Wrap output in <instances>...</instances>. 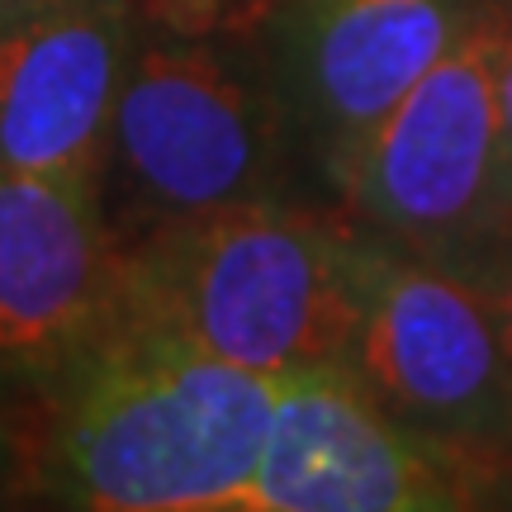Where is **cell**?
Masks as SVG:
<instances>
[{
    "instance_id": "obj_1",
    "label": "cell",
    "mask_w": 512,
    "mask_h": 512,
    "mask_svg": "<svg viewBox=\"0 0 512 512\" xmlns=\"http://www.w3.org/2000/svg\"><path fill=\"white\" fill-rule=\"evenodd\" d=\"M275 380L128 313L19 427L24 503L81 512H238Z\"/></svg>"
},
{
    "instance_id": "obj_2",
    "label": "cell",
    "mask_w": 512,
    "mask_h": 512,
    "mask_svg": "<svg viewBox=\"0 0 512 512\" xmlns=\"http://www.w3.org/2000/svg\"><path fill=\"white\" fill-rule=\"evenodd\" d=\"M124 304L256 375L347 366L356 337L351 219L299 195L204 209L124 242Z\"/></svg>"
},
{
    "instance_id": "obj_3",
    "label": "cell",
    "mask_w": 512,
    "mask_h": 512,
    "mask_svg": "<svg viewBox=\"0 0 512 512\" xmlns=\"http://www.w3.org/2000/svg\"><path fill=\"white\" fill-rule=\"evenodd\" d=\"M304 152L252 38L138 19L100 162L119 247L204 209L294 195Z\"/></svg>"
},
{
    "instance_id": "obj_4",
    "label": "cell",
    "mask_w": 512,
    "mask_h": 512,
    "mask_svg": "<svg viewBox=\"0 0 512 512\" xmlns=\"http://www.w3.org/2000/svg\"><path fill=\"white\" fill-rule=\"evenodd\" d=\"M337 209L494 294L512 261V143L479 10L432 72L323 171Z\"/></svg>"
},
{
    "instance_id": "obj_5",
    "label": "cell",
    "mask_w": 512,
    "mask_h": 512,
    "mask_svg": "<svg viewBox=\"0 0 512 512\" xmlns=\"http://www.w3.org/2000/svg\"><path fill=\"white\" fill-rule=\"evenodd\" d=\"M356 337L347 370L422 437L498 465L512 456V351L494 294L351 223Z\"/></svg>"
},
{
    "instance_id": "obj_6",
    "label": "cell",
    "mask_w": 512,
    "mask_h": 512,
    "mask_svg": "<svg viewBox=\"0 0 512 512\" xmlns=\"http://www.w3.org/2000/svg\"><path fill=\"white\" fill-rule=\"evenodd\" d=\"M124 318V247L100 190L0 166V422L53 399Z\"/></svg>"
},
{
    "instance_id": "obj_7",
    "label": "cell",
    "mask_w": 512,
    "mask_h": 512,
    "mask_svg": "<svg viewBox=\"0 0 512 512\" xmlns=\"http://www.w3.org/2000/svg\"><path fill=\"white\" fill-rule=\"evenodd\" d=\"M489 508V465L403 427L347 366L275 380L271 427L238 512Z\"/></svg>"
},
{
    "instance_id": "obj_8",
    "label": "cell",
    "mask_w": 512,
    "mask_h": 512,
    "mask_svg": "<svg viewBox=\"0 0 512 512\" xmlns=\"http://www.w3.org/2000/svg\"><path fill=\"white\" fill-rule=\"evenodd\" d=\"M470 15L475 0H271L247 38L318 181L437 67Z\"/></svg>"
},
{
    "instance_id": "obj_9",
    "label": "cell",
    "mask_w": 512,
    "mask_h": 512,
    "mask_svg": "<svg viewBox=\"0 0 512 512\" xmlns=\"http://www.w3.org/2000/svg\"><path fill=\"white\" fill-rule=\"evenodd\" d=\"M138 0H38L0 15V166L100 190Z\"/></svg>"
},
{
    "instance_id": "obj_10",
    "label": "cell",
    "mask_w": 512,
    "mask_h": 512,
    "mask_svg": "<svg viewBox=\"0 0 512 512\" xmlns=\"http://www.w3.org/2000/svg\"><path fill=\"white\" fill-rule=\"evenodd\" d=\"M475 10H479V29H484V48H489V72H494L503 133L512 143V0H475Z\"/></svg>"
},
{
    "instance_id": "obj_11",
    "label": "cell",
    "mask_w": 512,
    "mask_h": 512,
    "mask_svg": "<svg viewBox=\"0 0 512 512\" xmlns=\"http://www.w3.org/2000/svg\"><path fill=\"white\" fill-rule=\"evenodd\" d=\"M138 15L176 34H223V0H138Z\"/></svg>"
},
{
    "instance_id": "obj_12",
    "label": "cell",
    "mask_w": 512,
    "mask_h": 512,
    "mask_svg": "<svg viewBox=\"0 0 512 512\" xmlns=\"http://www.w3.org/2000/svg\"><path fill=\"white\" fill-rule=\"evenodd\" d=\"M0 503H24V451L10 422H0Z\"/></svg>"
},
{
    "instance_id": "obj_13",
    "label": "cell",
    "mask_w": 512,
    "mask_h": 512,
    "mask_svg": "<svg viewBox=\"0 0 512 512\" xmlns=\"http://www.w3.org/2000/svg\"><path fill=\"white\" fill-rule=\"evenodd\" d=\"M266 10H271V0H223V34L247 38Z\"/></svg>"
},
{
    "instance_id": "obj_14",
    "label": "cell",
    "mask_w": 512,
    "mask_h": 512,
    "mask_svg": "<svg viewBox=\"0 0 512 512\" xmlns=\"http://www.w3.org/2000/svg\"><path fill=\"white\" fill-rule=\"evenodd\" d=\"M489 508H512V456L489 465Z\"/></svg>"
},
{
    "instance_id": "obj_15",
    "label": "cell",
    "mask_w": 512,
    "mask_h": 512,
    "mask_svg": "<svg viewBox=\"0 0 512 512\" xmlns=\"http://www.w3.org/2000/svg\"><path fill=\"white\" fill-rule=\"evenodd\" d=\"M494 309H498V323H503V337H508V351H512V261L503 266L494 285Z\"/></svg>"
},
{
    "instance_id": "obj_16",
    "label": "cell",
    "mask_w": 512,
    "mask_h": 512,
    "mask_svg": "<svg viewBox=\"0 0 512 512\" xmlns=\"http://www.w3.org/2000/svg\"><path fill=\"white\" fill-rule=\"evenodd\" d=\"M24 5H38V0H0V15H10V10H24Z\"/></svg>"
}]
</instances>
